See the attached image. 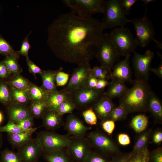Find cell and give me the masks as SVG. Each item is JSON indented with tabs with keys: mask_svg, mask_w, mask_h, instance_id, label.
<instances>
[{
	"mask_svg": "<svg viewBox=\"0 0 162 162\" xmlns=\"http://www.w3.org/2000/svg\"><path fill=\"white\" fill-rule=\"evenodd\" d=\"M104 29L101 22L73 11L61 14L50 25L47 42L58 58L79 64L95 57Z\"/></svg>",
	"mask_w": 162,
	"mask_h": 162,
	"instance_id": "6da1fadb",
	"label": "cell"
},
{
	"mask_svg": "<svg viewBox=\"0 0 162 162\" xmlns=\"http://www.w3.org/2000/svg\"><path fill=\"white\" fill-rule=\"evenodd\" d=\"M151 91L147 81L136 79L133 87L128 88L120 98L119 105L128 114L147 111L148 98Z\"/></svg>",
	"mask_w": 162,
	"mask_h": 162,
	"instance_id": "7a4b0ae2",
	"label": "cell"
},
{
	"mask_svg": "<svg viewBox=\"0 0 162 162\" xmlns=\"http://www.w3.org/2000/svg\"><path fill=\"white\" fill-rule=\"evenodd\" d=\"M101 22L104 29L117 27H124L131 20L126 16L120 0L106 1Z\"/></svg>",
	"mask_w": 162,
	"mask_h": 162,
	"instance_id": "3957f363",
	"label": "cell"
},
{
	"mask_svg": "<svg viewBox=\"0 0 162 162\" xmlns=\"http://www.w3.org/2000/svg\"><path fill=\"white\" fill-rule=\"evenodd\" d=\"M109 136L101 131L96 130L87 133L86 137L95 151L111 158L122 152Z\"/></svg>",
	"mask_w": 162,
	"mask_h": 162,
	"instance_id": "277c9868",
	"label": "cell"
},
{
	"mask_svg": "<svg viewBox=\"0 0 162 162\" xmlns=\"http://www.w3.org/2000/svg\"><path fill=\"white\" fill-rule=\"evenodd\" d=\"M110 39L120 56H130L138 46L130 30L124 27L116 28L109 34Z\"/></svg>",
	"mask_w": 162,
	"mask_h": 162,
	"instance_id": "5b68a950",
	"label": "cell"
},
{
	"mask_svg": "<svg viewBox=\"0 0 162 162\" xmlns=\"http://www.w3.org/2000/svg\"><path fill=\"white\" fill-rule=\"evenodd\" d=\"M145 13L142 18H134L131 22L135 28L136 37V38L138 46L142 48L146 47L152 41H154L158 46L162 49L161 43L154 38L155 31L152 21L146 16Z\"/></svg>",
	"mask_w": 162,
	"mask_h": 162,
	"instance_id": "8992f818",
	"label": "cell"
},
{
	"mask_svg": "<svg viewBox=\"0 0 162 162\" xmlns=\"http://www.w3.org/2000/svg\"><path fill=\"white\" fill-rule=\"evenodd\" d=\"M120 55L111 41L109 34H103L100 40L95 57L100 66L111 69Z\"/></svg>",
	"mask_w": 162,
	"mask_h": 162,
	"instance_id": "52a82bcc",
	"label": "cell"
},
{
	"mask_svg": "<svg viewBox=\"0 0 162 162\" xmlns=\"http://www.w3.org/2000/svg\"><path fill=\"white\" fill-rule=\"evenodd\" d=\"M103 94L102 90L82 87L74 90L69 94V100L74 104L76 109L83 111L92 108Z\"/></svg>",
	"mask_w": 162,
	"mask_h": 162,
	"instance_id": "ba28073f",
	"label": "cell"
},
{
	"mask_svg": "<svg viewBox=\"0 0 162 162\" xmlns=\"http://www.w3.org/2000/svg\"><path fill=\"white\" fill-rule=\"evenodd\" d=\"M106 1L104 0H64L62 2L77 15L91 16L98 13L103 14Z\"/></svg>",
	"mask_w": 162,
	"mask_h": 162,
	"instance_id": "9c48e42d",
	"label": "cell"
},
{
	"mask_svg": "<svg viewBox=\"0 0 162 162\" xmlns=\"http://www.w3.org/2000/svg\"><path fill=\"white\" fill-rule=\"evenodd\" d=\"M71 137L51 131H42L38 134L36 138L39 142L43 152L67 147Z\"/></svg>",
	"mask_w": 162,
	"mask_h": 162,
	"instance_id": "30bf717a",
	"label": "cell"
},
{
	"mask_svg": "<svg viewBox=\"0 0 162 162\" xmlns=\"http://www.w3.org/2000/svg\"><path fill=\"white\" fill-rule=\"evenodd\" d=\"M89 62L86 61L78 64L74 69L67 85L62 89L63 91L69 94L75 89L87 87L92 69Z\"/></svg>",
	"mask_w": 162,
	"mask_h": 162,
	"instance_id": "8fae6325",
	"label": "cell"
},
{
	"mask_svg": "<svg viewBox=\"0 0 162 162\" xmlns=\"http://www.w3.org/2000/svg\"><path fill=\"white\" fill-rule=\"evenodd\" d=\"M66 149L74 162H84L92 148L86 137H71Z\"/></svg>",
	"mask_w": 162,
	"mask_h": 162,
	"instance_id": "7c38bea8",
	"label": "cell"
},
{
	"mask_svg": "<svg viewBox=\"0 0 162 162\" xmlns=\"http://www.w3.org/2000/svg\"><path fill=\"white\" fill-rule=\"evenodd\" d=\"M132 59L133 66L136 79L148 81L149 72L152 60L154 56V53L147 50L144 54L134 51Z\"/></svg>",
	"mask_w": 162,
	"mask_h": 162,
	"instance_id": "4fadbf2b",
	"label": "cell"
},
{
	"mask_svg": "<svg viewBox=\"0 0 162 162\" xmlns=\"http://www.w3.org/2000/svg\"><path fill=\"white\" fill-rule=\"evenodd\" d=\"M17 153L22 162H38L43 151L40 144L36 138H32L17 148Z\"/></svg>",
	"mask_w": 162,
	"mask_h": 162,
	"instance_id": "5bb4252c",
	"label": "cell"
},
{
	"mask_svg": "<svg viewBox=\"0 0 162 162\" xmlns=\"http://www.w3.org/2000/svg\"><path fill=\"white\" fill-rule=\"evenodd\" d=\"M64 125L68 135L74 137H85L88 131L91 129L86 126L78 117L73 114L68 116Z\"/></svg>",
	"mask_w": 162,
	"mask_h": 162,
	"instance_id": "9a60e30c",
	"label": "cell"
},
{
	"mask_svg": "<svg viewBox=\"0 0 162 162\" xmlns=\"http://www.w3.org/2000/svg\"><path fill=\"white\" fill-rule=\"evenodd\" d=\"M114 107L111 99L104 94L94 104L92 108L97 117L101 122L109 120L111 113Z\"/></svg>",
	"mask_w": 162,
	"mask_h": 162,
	"instance_id": "2e32d148",
	"label": "cell"
},
{
	"mask_svg": "<svg viewBox=\"0 0 162 162\" xmlns=\"http://www.w3.org/2000/svg\"><path fill=\"white\" fill-rule=\"evenodd\" d=\"M130 57H125L114 66L111 71L112 79L118 80L124 82L131 80L132 72L129 60Z\"/></svg>",
	"mask_w": 162,
	"mask_h": 162,
	"instance_id": "e0dca14e",
	"label": "cell"
},
{
	"mask_svg": "<svg viewBox=\"0 0 162 162\" xmlns=\"http://www.w3.org/2000/svg\"><path fill=\"white\" fill-rule=\"evenodd\" d=\"M7 106L9 120L15 123L26 118L33 116L28 106L12 103Z\"/></svg>",
	"mask_w": 162,
	"mask_h": 162,
	"instance_id": "ac0fdd59",
	"label": "cell"
},
{
	"mask_svg": "<svg viewBox=\"0 0 162 162\" xmlns=\"http://www.w3.org/2000/svg\"><path fill=\"white\" fill-rule=\"evenodd\" d=\"M42 118V126L47 130H56L64 125L63 116L56 111L47 110Z\"/></svg>",
	"mask_w": 162,
	"mask_h": 162,
	"instance_id": "d6986e66",
	"label": "cell"
},
{
	"mask_svg": "<svg viewBox=\"0 0 162 162\" xmlns=\"http://www.w3.org/2000/svg\"><path fill=\"white\" fill-rule=\"evenodd\" d=\"M68 100H69V94L62 89L60 91L56 89L48 93L45 101L48 110L57 112L60 104Z\"/></svg>",
	"mask_w": 162,
	"mask_h": 162,
	"instance_id": "ffe728a7",
	"label": "cell"
},
{
	"mask_svg": "<svg viewBox=\"0 0 162 162\" xmlns=\"http://www.w3.org/2000/svg\"><path fill=\"white\" fill-rule=\"evenodd\" d=\"M147 110L151 112L156 123L162 122V103L159 98L152 91L148 98Z\"/></svg>",
	"mask_w": 162,
	"mask_h": 162,
	"instance_id": "44dd1931",
	"label": "cell"
},
{
	"mask_svg": "<svg viewBox=\"0 0 162 162\" xmlns=\"http://www.w3.org/2000/svg\"><path fill=\"white\" fill-rule=\"evenodd\" d=\"M39 128H32L18 133L8 134V139L13 148H17L31 139L33 134Z\"/></svg>",
	"mask_w": 162,
	"mask_h": 162,
	"instance_id": "7402d4cb",
	"label": "cell"
},
{
	"mask_svg": "<svg viewBox=\"0 0 162 162\" xmlns=\"http://www.w3.org/2000/svg\"><path fill=\"white\" fill-rule=\"evenodd\" d=\"M65 148L44 152L42 156L48 162H74Z\"/></svg>",
	"mask_w": 162,
	"mask_h": 162,
	"instance_id": "603a6c76",
	"label": "cell"
},
{
	"mask_svg": "<svg viewBox=\"0 0 162 162\" xmlns=\"http://www.w3.org/2000/svg\"><path fill=\"white\" fill-rule=\"evenodd\" d=\"M124 82L118 80L112 79L107 91L104 94L111 99L120 98L128 88Z\"/></svg>",
	"mask_w": 162,
	"mask_h": 162,
	"instance_id": "cb8c5ba5",
	"label": "cell"
},
{
	"mask_svg": "<svg viewBox=\"0 0 162 162\" xmlns=\"http://www.w3.org/2000/svg\"><path fill=\"white\" fill-rule=\"evenodd\" d=\"M60 68L55 70H43L40 74L42 81V85L41 87L48 93L56 89L55 78Z\"/></svg>",
	"mask_w": 162,
	"mask_h": 162,
	"instance_id": "d4e9b609",
	"label": "cell"
},
{
	"mask_svg": "<svg viewBox=\"0 0 162 162\" xmlns=\"http://www.w3.org/2000/svg\"><path fill=\"white\" fill-rule=\"evenodd\" d=\"M10 87L11 97V103L28 106L31 101L28 94V89L19 90Z\"/></svg>",
	"mask_w": 162,
	"mask_h": 162,
	"instance_id": "484cf974",
	"label": "cell"
},
{
	"mask_svg": "<svg viewBox=\"0 0 162 162\" xmlns=\"http://www.w3.org/2000/svg\"><path fill=\"white\" fill-rule=\"evenodd\" d=\"M152 129H146L138 137L131 152L133 154L140 152L147 148Z\"/></svg>",
	"mask_w": 162,
	"mask_h": 162,
	"instance_id": "4316f807",
	"label": "cell"
},
{
	"mask_svg": "<svg viewBox=\"0 0 162 162\" xmlns=\"http://www.w3.org/2000/svg\"><path fill=\"white\" fill-rule=\"evenodd\" d=\"M7 82L10 87L19 90L28 89L32 83L20 74L12 75Z\"/></svg>",
	"mask_w": 162,
	"mask_h": 162,
	"instance_id": "83f0119b",
	"label": "cell"
},
{
	"mask_svg": "<svg viewBox=\"0 0 162 162\" xmlns=\"http://www.w3.org/2000/svg\"><path fill=\"white\" fill-rule=\"evenodd\" d=\"M19 56V55L17 54L6 56L3 61L10 75L20 74L22 71V69L18 61Z\"/></svg>",
	"mask_w": 162,
	"mask_h": 162,
	"instance_id": "f1b7e54d",
	"label": "cell"
},
{
	"mask_svg": "<svg viewBox=\"0 0 162 162\" xmlns=\"http://www.w3.org/2000/svg\"><path fill=\"white\" fill-rule=\"evenodd\" d=\"M28 92L31 101H45L48 94L41 87L32 83Z\"/></svg>",
	"mask_w": 162,
	"mask_h": 162,
	"instance_id": "f546056e",
	"label": "cell"
},
{
	"mask_svg": "<svg viewBox=\"0 0 162 162\" xmlns=\"http://www.w3.org/2000/svg\"><path fill=\"white\" fill-rule=\"evenodd\" d=\"M148 123L147 117L144 114H140L132 118L130 126L136 132L140 133L146 129Z\"/></svg>",
	"mask_w": 162,
	"mask_h": 162,
	"instance_id": "4dcf8cb0",
	"label": "cell"
},
{
	"mask_svg": "<svg viewBox=\"0 0 162 162\" xmlns=\"http://www.w3.org/2000/svg\"><path fill=\"white\" fill-rule=\"evenodd\" d=\"M28 107L32 116L37 118H42L48 110L45 101H31Z\"/></svg>",
	"mask_w": 162,
	"mask_h": 162,
	"instance_id": "1f68e13d",
	"label": "cell"
},
{
	"mask_svg": "<svg viewBox=\"0 0 162 162\" xmlns=\"http://www.w3.org/2000/svg\"><path fill=\"white\" fill-rule=\"evenodd\" d=\"M91 76L107 80L112 79L111 70L105 67L95 66L91 69Z\"/></svg>",
	"mask_w": 162,
	"mask_h": 162,
	"instance_id": "d6a6232c",
	"label": "cell"
},
{
	"mask_svg": "<svg viewBox=\"0 0 162 162\" xmlns=\"http://www.w3.org/2000/svg\"><path fill=\"white\" fill-rule=\"evenodd\" d=\"M11 102L10 91L7 81L3 79L0 80V102L8 105Z\"/></svg>",
	"mask_w": 162,
	"mask_h": 162,
	"instance_id": "836d02e7",
	"label": "cell"
},
{
	"mask_svg": "<svg viewBox=\"0 0 162 162\" xmlns=\"http://www.w3.org/2000/svg\"><path fill=\"white\" fill-rule=\"evenodd\" d=\"M0 160L1 162H22L17 152H15L6 148L0 152Z\"/></svg>",
	"mask_w": 162,
	"mask_h": 162,
	"instance_id": "e575fe53",
	"label": "cell"
},
{
	"mask_svg": "<svg viewBox=\"0 0 162 162\" xmlns=\"http://www.w3.org/2000/svg\"><path fill=\"white\" fill-rule=\"evenodd\" d=\"M128 114L124 109L119 105L114 108L111 113L109 119L115 122L123 120L125 119Z\"/></svg>",
	"mask_w": 162,
	"mask_h": 162,
	"instance_id": "d590c367",
	"label": "cell"
},
{
	"mask_svg": "<svg viewBox=\"0 0 162 162\" xmlns=\"http://www.w3.org/2000/svg\"><path fill=\"white\" fill-rule=\"evenodd\" d=\"M111 158L92 150L84 162H110Z\"/></svg>",
	"mask_w": 162,
	"mask_h": 162,
	"instance_id": "8d00e7d4",
	"label": "cell"
},
{
	"mask_svg": "<svg viewBox=\"0 0 162 162\" xmlns=\"http://www.w3.org/2000/svg\"><path fill=\"white\" fill-rule=\"evenodd\" d=\"M26 130H28L23 129L17 124L9 120L5 125L0 126V132H5L8 134H16Z\"/></svg>",
	"mask_w": 162,
	"mask_h": 162,
	"instance_id": "74e56055",
	"label": "cell"
},
{
	"mask_svg": "<svg viewBox=\"0 0 162 162\" xmlns=\"http://www.w3.org/2000/svg\"><path fill=\"white\" fill-rule=\"evenodd\" d=\"M76 109L74 104L70 100L63 101L60 105L57 111L59 115L63 116L65 114H72L73 111Z\"/></svg>",
	"mask_w": 162,
	"mask_h": 162,
	"instance_id": "f35d334b",
	"label": "cell"
},
{
	"mask_svg": "<svg viewBox=\"0 0 162 162\" xmlns=\"http://www.w3.org/2000/svg\"><path fill=\"white\" fill-rule=\"evenodd\" d=\"M0 54L5 56L18 54L11 46L0 35Z\"/></svg>",
	"mask_w": 162,
	"mask_h": 162,
	"instance_id": "ab89813d",
	"label": "cell"
},
{
	"mask_svg": "<svg viewBox=\"0 0 162 162\" xmlns=\"http://www.w3.org/2000/svg\"><path fill=\"white\" fill-rule=\"evenodd\" d=\"M150 153L147 148L140 152L133 154L128 162H148Z\"/></svg>",
	"mask_w": 162,
	"mask_h": 162,
	"instance_id": "60d3db41",
	"label": "cell"
},
{
	"mask_svg": "<svg viewBox=\"0 0 162 162\" xmlns=\"http://www.w3.org/2000/svg\"><path fill=\"white\" fill-rule=\"evenodd\" d=\"M82 115L85 122L88 124L91 125L97 124L98 117L92 108L83 111Z\"/></svg>",
	"mask_w": 162,
	"mask_h": 162,
	"instance_id": "b9f144b4",
	"label": "cell"
},
{
	"mask_svg": "<svg viewBox=\"0 0 162 162\" xmlns=\"http://www.w3.org/2000/svg\"><path fill=\"white\" fill-rule=\"evenodd\" d=\"M62 68H60L56 75L55 82L56 86H64L68 82L70 75L62 71Z\"/></svg>",
	"mask_w": 162,
	"mask_h": 162,
	"instance_id": "7bdbcfd3",
	"label": "cell"
},
{
	"mask_svg": "<svg viewBox=\"0 0 162 162\" xmlns=\"http://www.w3.org/2000/svg\"><path fill=\"white\" fill-rule=\"evenodd\" d=\"M30 33L27 35L24 39L22 44L21 48L20 50L16 51L17 53L20 55L26 57V58L28 57V52L31 48V46L28 42V37Z\"/></svg>",
	"mask_w": 162,
	"mask_h": 162,
	"instance_id": "ee69618b",
	"label": "cell"
},
{
	"mask_svg": "<svg viewBox=\"0 0 162 162\" xmlns=\"http://www.w3.org/2000/svg\"><path fill=\"white\" fill-rule=\"evenodd\" d=\"M148 162H162V148L159 147L150 152Z\"/></svg>",
	"mask_w": 162,
	"mask_h": 162,
	"instance_id": "f6af8a7d",
	"label": "cell"
},
{
	"mask_svg": "<svg viewBox=\"0 0 162 162\" xmlns=\"http://www.w3.org/2000/svg\"><path fill=\"white\" fill-rule=\"evenodd\" d=\"M34 118L33 116H30L16 123L23 129L28 130L32 128L34 123Z\"/></svg>",
	"mask_w": 162,
	"mask_h": 162,
	"instance_id": "bcb514c9",
	"label": "cell"
},
{
	"mask_svg": "<svg viewBox=\"0 0 162 162\" xmlns=\"http://www.w3.org/2000/svg\"><path fill=\"white\" fill-rule=\"evenodd\" d=\"M101 126L104 131L110 136L112 134L115 128V122L110 119L106 120L102 122Z\"/></svg>",
	"mask_w": 162,
	"mask_h": 162,
	"instance_id": "7dc6e473",
	"label": "cell"
},
{
	"mask_svg": "<svg viewBox=\"0 0 162 162\" xmlns=\"http://www.w3.org/2000/svg\"><path fill=\"white\" fill-rule=\"evenodd\" d=\"M133 154L131 152L127 153L122 152L111 158L110 162H128Z\"/></svg>",
	"mask_w": 162,
	"mask_h": 162,
	"instance_id": "c3c4849f",
	"label": "cell"
},
{
	"mask_svg": "<svg viewBox=\"0 0 162 162\" xmlns=\"http://www.w3.org/2000/svg\"><path fill=\"white\" fill-rule=\"evenodd\" d=\"M26 61L30 72L33 74L35 77L36 74L40 75L41 74L43 70L31 61L28 57L26 58Z\"/></svg>",
	"mask_w": 162,
	"mask_h": 162,
	"instance_id": "681fc988",
	"label": "cell"
},
{
	"mask_svg": "<svg viewBox=\"0 0 162 162\" xmlns=\"http://www.w3.org/2000/svg\"><path fill=\"white\" fill-rule=\"evenodd\" d=\"M138 0H121V4L123 8L125 15H128L131 7Z\"/></svg>",
	"mask_w": 162,
	"mask_h": 162,
	"instance_id": "f907efd6",
	"label": "cell"
},
{
	"mask_svg": "<svg viewBox=\"0 0 162 162\" xmlns=\"http://www.w3.org/2000/svg\"><path fill=\"white\" fill-rule=\"evenodd\" d=\"M117 140L119 143L122 146H127L130 143L129 136L125 133H121L118 134Z\"/></svg>",
	"mask_w": 162,
	"mask_h": 162,
	"instance_id": "816d5d0a",
	"label": "cell"
},
{
	"mask_svg": "<svg viewBox=\"0 0 162 162\" xmlns=\"http://www.w3.org/2000/svg\"><path fill=\"white\" fill-rule=\"evenodd\" d=\"M10 75L7 66L3 61H0V79H4L9 77Z\"/></svg>",
	"mask_w": 162,
	"mask_h": 162,
	"instance_id": "f5cc1de1",
	"label": "cell"
},
{
	"mask_svg": "<svg viewBox=\"0 0 162 162\" xmlns=\"http://www.w3.org/2000/svg\"><path fill=\"white\" fill-rule=\"evenodd\" d=\"M153 143L159 144L162 141V131L160 129L157 130L153 136L152 139Z\"/></svg>",
	"mask_w": 162,
	"mask_h": 162,
	"instance_id": "db71d44e",
	"label": "cell"
},
{
	"mask_svg": "<svg viewBox=\"0 0 162 162\" xmlns=\"http://www.w3.org/2000/svg\"><path fill=\"white\" fill-rule=\"evenodd\" d=\"M110 82L107 80L98 79L95 88L102 90L106 86H108Z\"/></svg>",
	"mask_w": 162,
	"mask_h": 162,
	"instance_id": "11a10c76",
	"label": "cell"
},
{
	"mask_svg": "<svg viewBox=\"0 0 162 162\" xmlns=\"http://www.w3.org/2000/svg\"><path fill=\"white\" fill-rule=\"evenodd\" d=\"M98 80V79L95 77L91 76L88 80L87 87L92 88H95Z\"/></svg>",
	"mask_w": 162,
	"mask_h": 162,
	"instance_id": "9f6ffc18",
	"label": "cell"
},
{
	"mask_svg": "<svg viewBox=\"0 0 162 162\" xmlns=\"http://www.w3.org/2000/svg\"><path fill=\"white\" fill-rule=\"evenodd\" d=\"M150 70L160 78H162V63L156 68H151Z\"/></svg>",
	"mask_w": 162,
	"mask_h": 162,
	"instance_id": "6f0895ef",
	"label": "cell"
},
{
	"mask_svg": "<svg viewBox=\"0 0 162 162\" xmlns=\"http://www.w3.org/2000/svg\"><path fill=\"white\" fill-rule=\"evenodd\" d=\"M141 1L144 2V4L146 6L145 12H146L147 11V4L151 2H154L156 1L155 0H142Z\"/></svg>",
	"mask_w": 162,
	"mask_h": 162,
	"instance_id": "680465c9",
	"label": "cell"
},
{
	"mask_svg": "<svg viewBox=\"0 0 162 162\" xmlns=\"http://www.w3.org/2000/svg\"><path fill=\"white\" fill-rule=\"evenodd\" d=\"M3 143V139L2 135L0 132V149L2 147Z\"/></svg>",
	"mask_w": 162,
	"mask_h": 162,
	"instance_id": "91938a15",
	"label": "cell"
},
{
	"mask_svg": "<svg viewBox=\"0 0 162 162\" xmlns=\"http://www.w3.org/2000/svg\"><path fill=\"white\" fill-rule=\"evenodd\" d=\"M3 115L1 111H0V124L2 122L3 120Z\"/></svg>",
	"mask_w": 162,
	"mask_h": 162,
	"instance_id": "94428289",
	"label": "cell"
},
{
	"mask_svg": "<svg viewBox=\"0 0 162 162\" xmlns=\"http://www.w3.org/2000/svg\"><path fill=\"white\" fill-rule=\"evenodd\" d=\"M0 162H1L0 160Z\"/></svg>",
	"mask_w": 162,
	"mask_h": 162,
	"instance_id": "6125c7cd",
	"label": "cell"
}]
</instances>
